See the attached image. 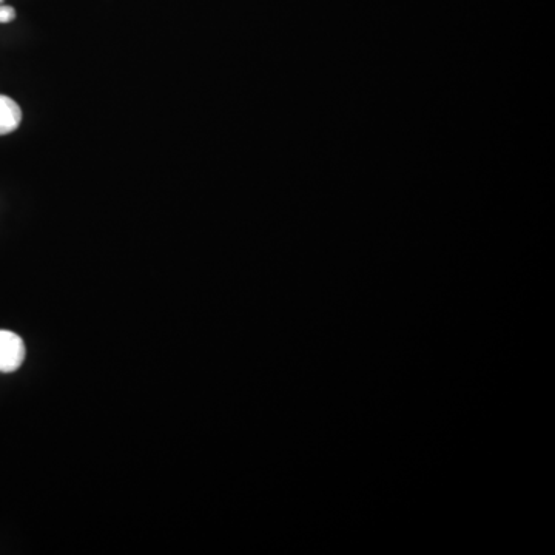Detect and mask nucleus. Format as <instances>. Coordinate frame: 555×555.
Masks as SVG:
<instances>
[{"instance_id": "obj_4", "label": "nucleus", "mask_w": 555, "mask_h": 555, "mask_svg": "<svg viewBox=\"0 0 555 555\" xmlns=\"http://www.w3.org/2000/svg\"><path fill=\"white\" fill-rule=\"evenodd\" d=\"M2 2H4V0H0V4H2Z\"/></svg>"}, {"instance_id": "obj_2", "label": "nucleus", "mask_w": 555, "mask_h": 555, "mask_svg": "<svg viewBox=\"0 0 555 555\" xmlns=\"http://www.w3.org/2000/svg\"><path fill=\"white\" fill-rule=\"evenodd\" d=\"M21 121V107L8 96L0 95V136L16 132Z\"/></svg>"}, {"instance_id": "obj_1", "label": "nucleus", "mask_w": 555, "mask_h": 555, "mask_svg": "<svg viewBox=\"0 0 555 555\" xmlns=\"http://www.w3.org/2000/svg\"><path fill=\"white\" fill-rule=\"evenodd\" d=\"M25 355L24 340L11 330H0V372H16L24 363Z\"/></svg>"}, {"instance_id": "obj_3", "label": "nucleus", "mask_w": 555, "mask_h": 555, "mask_svg": "<svg viewBox=\"0 0 555 555\" xmlns=\"http://www.w3.org/2000/svg\"><path fill=\"white\" fill-rule=\"evenodd\" d=\"M16 19V10L10 5H0V24H8Z\"/></svg>"}]
</instances>
